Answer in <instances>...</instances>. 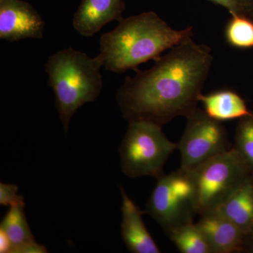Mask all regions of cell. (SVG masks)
<instances>
[{
  "mask_svg": "<svg viewBox=\"0 0 253 253\" xmlns=\"http://www.w3.org/2000/svg\"><path fill=\"white\" fill-rule=\"evenodd\" d=\"M24 208V206L10 207L0 224V229L4 231L12 243V253H47L45 246L35 240Z\"/></svg>",
  "mask_w": 253,
  "mask_h": 253,
  "instance_id": "cell-12",
  "label": "cell"
},
{
  "mask_svg": "<svg viewBox=\"0 0 253 253\" xmlns=\"http://www.w3.org/2000/svg\"><path fill=\"white\" fill-rule=\"evenodd\" d=\"M228 44L239 49L253 47V21L242 15H234L225 28Z\"/></svg>",
  "mask_w": 253,
  "mask_h": 253,
  "instance_id": "cell-16",
  "label": "cell"
},
{
  "mask_svg": "<svg viewBox=\"0 0 253 253\" xmlns=\"http://www.w3.org/2000/svg\"><path fill=\"white\" fill-rule=\"evenodd\" d=\"M212 60L208 46L189 38L155 60L150 69H136L116 94L123 118L162 126L179 116L187 117L197 108Z\"/></svg>",
  "mask_w": 253,
  "mask_h": 253,
  "instance_id": "cell-1",
  "label": "cell"
},
{
  "mask_svg": "<svg viewBox=\"0 0 253 253\" xmlns=\"http://www.w3.org/2000/svg\"><path fill=\"white\" fill-rule=\"evenodd\" d=\"M176 148L162 126L144 121L129 123L119 148L122 172L131 179L149 176L157 179L164 174L163 168Z\"/></svg>",
  "mask_w": 253,
  "mask_h": 253,
  "instance_id": "cell-4",
  "label": "cell"
},
{
  "mask_svg": "<svg viewBox=\"0 0 253 253\" xmlns=\"http://www.w3.org/2000/svg\"><path fill=\"white\" fill-rule=\"evenodd\" d=\"M241 15L253 21V0H239Z\"/></svg>",
  "mask_w": 253,
  "mask_h": 253,
  "instance_id": "cell-21",
  "label": "cell"
},
{
  "mask_svg": "<svg viewBox=\"0 0 253 253\" xmlns=\"http://www.w3.org/2000/svg\"><path fill=\"white\" fill-rule=\"evenodd\" d=\"M199 101L204 106L205 112L216 121H231L252 116L244 100L237 93L231 90L214 91L207 95L201 94Z\"/></svg>",
  "mask_w": 253,
  "mask_h": 253,
  "instance_id": "cell-14",
  "label": "cell"
},
{
  "mask_svg": "<svg viewBox=\"0 0 253 253\" xmlns=\"http://www.w3.org/2000/svg\"><path fill=\"white\" fill-rule=\"evenodd\" d=\"M146 213L157 221L166 234L194 222L199 212L189 171L179 168L160 176L146 204Z\"/></svg>",
  "mask_w": 253,
  "mask_h": 253,
  "instance_id": "cell-6",
  "label": "cell"
},
{
  "mask_svg": "<svg viewBox=\"0 0 253 253\" xmlns=\"http://www.w3.org/2000/svg\"><path fill=\"white\" fill-rule=\"evenodd\" d=\"M125 9L124 0H82L73 16V28L82 36H94L107 23L123 19Z\"/></svg>",
  "mask_w": 253,
  "mask_h": 253,
  "instance_id": "cell-10",
  "label": "cell"
},
{
  "mask_svg": "<svg viewBox=\"0 0 253 253\" xmlns=\"http://www.w3.org/2000/svg\"><path fill=\"white\" fill-rule=\"evenodd\" d=\"M101 67L103 62L99 56L90 57L71 46L48 58V85L54 91L55 106L65 132L75 113L99 97L103 87Z\"/></svg>",
  "mask_w": 253,
  "mask_h": 253,
  "instance_id": "cell-3",
  "label": "cell"
},
{
  "mask_svg": "<svg viewBox=\"0 0 253 253\" xmlns=\"http://www.w3.org/2000/svg\"><path fill=\"white\" fill-rule=\"evenodd\" d=\"M244 253H253V234L246 237Z\"/></svg>",
  "mask_w": 253,
  "mask_h": 253,
  "instance_id": "cell-22",
  "label": "cell"
},
{
  "mask_svg": "<svg viewBox=\"0 0 253 253\" xmlns=\"http://www.w3.org/2000/svg\"><path fill=\"white\" fill-rule=\"evenodd\" d=\"M196 223L212 253H244L246 236L218 209L199 214Z\"/></svg>",
  "mask_w": 253,
  "mask_h": 253,
  "instance_id": "cell-9",
  "label": "cell"
},
{
  "mask_svg": "<svg viewBox=\"0 0 253 253\" xmlns=\"http://www.w3.org/2000/svg\"><path fill=\"white\" fill-rule=\"evenodd\" d=\"M122 196L121 236L128 251L133 253H160L157 244L150 235L142 220L143 212L120 186Z\"/></svg>",
  "mask_w": 253,
  "mask_h": 253,
  "instance_id": "cell-11",
  "label": "cell"
},
{
  "mask_svg": "<svg viewBox=\"0 0 253 253\" xmlns=\"http://www.w3.org/2000/svg\"><path fill=\"white\" fill-rule=\"evenodd\" d=\"M189 172L199 214L217 209L253 175L234 148L210 158Z\"/></svg>",
  "mask_w": 253,
  "mask_h": 253,
  "instance_id": "cell-5",
  "label": "cell"
},
{
  "mask_svg": "<svg viewBox=\"0 0 253 253\" xmlns=\"http://www.w3.org/2000/svg\"><path fill=\"white\" fill-rule=\"evenodd\" d=\"M234 148L253 174V115L240 119L236 126Z\"/></svg>",
  "mask_w": 253,
  "mask_h": 253,
  "instance_id": "cell-17",
  "label": "cell"
},
{
  "mask_svg": "<svg viewBox=\"0 0 253 253\" xmlns=\"http://www.w3.org/2000/svg\"><path fill=\"white\" fill-rule=\"evenodd\" d=\"M45 23L32 5L23 0H0V39L16 42L42 39Z\"/></svg>",
  "mask_w": 253,
  "mask_h": 253,
  "instance_id": "cell-8",
  "label": "cell"
},
{
  "mask_svg": "<svg viewBox=\"0 0 253 253\" xmlns=\"http://www.w3.org/2000/svg\"><path fill=\"white\" fill-rule=\"evenodd\" d=\"M166 234L179 252L212 253L207 240L196 223H189L179 226Z\"/></svg>",
  "mask_w": 253,
  "mask_h": 253,
  "instance_id": "cell-15",
  "label": "cell"
},
{
  "mask_svg": "<svg viewBox=\"0 0 253 253\" xmlns=\"http://www.w3.org/2000/svg\"><path fill=\"white\" fill-rule=\"evenodd\" d=\"M18 187L15 184L0 183V205L1 206H26L23 196L18 194Z\"/></svg>",
  "mask_w": 253,
  "mask_h": 253,
  "instance_id": "cell-18",
  "label": "cell"
},
{
  "mask_svg": "<svg viewBox=\"0 0 253 253\" xmlns=\"http://www.w3.org/2000/svg\"><path fill=\"white\" fill-rule=\"evenodd\" d=\"M214 4L220 5L230 12L231 16L241 15L239 0H209Z\"/></svg>",
  "mask_w": 253,
  "mask_h": 253,
  "instance_id": "cell-19",
  "label": "cell"
},
{
  "mask_svg": "<svg viewBox=\"0 0 253 253\" xmlns=\"http://www.w3.org/2000/svg\"><path fill=\"white\" fill-rule=\"evenodd\" d=\"M186 119L176 149L181 154L180 168L190 170L227 150V132L221 122L198 108Z\"/></svg>",
  "mask_w": 253,
  "mask_h": 253,
  "instance_id": "cell-7",
  "label": "cell"
},
{
  "mask_svg": "<svg viewBox=\"0 0 253 253\" xmlns=\"http://www.w3.org/2000/svg\"><path fill=\"white\" fill-rule=\"evenodd\" d=\"M13 245L9 236L0 229V253H12Z\"/></svg>",
  "mask_w": 253,
  "mask_h": 253,
  "instance_id": "cell-20",
  "label": "cell"
},
{
  "mask_svg": "<svg viewBox=\"0 0 253 253\" xmlns=\"http://www.w3.org/2000/svg\"><path fill=\"white\" fill-rule=\"evenodd\" d=\"M192 27L174 30L153 11L123 18L117 27L101 36L99 56L105 69L123 73L156 60L165 51L191 38Z\"/></svg>",
  "mask_w": 253,
  "mask_h": 253,
  "instance_id": "cell-2",
  "label": "cell"
},
{
  "mask_svg": "<svg viewBox=\"0 0 253 253\" xmlns=\"http://www.w3.org/2000/svg\"><path fill=\"white\" fill-rule=\"evenodd\" d=\"M217 209L245 235L253 234V175Z\"/></svg>",
  "mask_w": 253,
  "mask_h": 253,
  "instance_id": "cell-13",
  "label": "cell"
}]
</instances>
